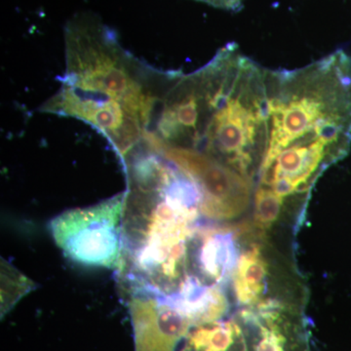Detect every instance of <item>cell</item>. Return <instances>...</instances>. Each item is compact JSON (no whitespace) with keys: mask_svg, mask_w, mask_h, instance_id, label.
<instances>
[{"mask_svg":"<svg viewBox=\"0 0 351 351\" xmlns=\"http://www.w3.org/2000/svg\"><path fill=\"white\" fill-rule=\"evenodd\" d=\"M267 71L235 43L193 73L178 71L149 137L200 152L258 186L271 124Z\"/></svg>","mask_w":351,"mask_h":351,"instance_id":"1","label":"cell"},{"mask_svg":"<svg viewBox=\"0 0 351 351\" xmlns=\"http://www.w3.org/2000/svg\"><path fill=\"white\" fill-rule=\"evenodd\" d=\"M122 165L127 189L119 270L127 272L133 287L156 295L175 294L186 282V242L202 213L199 189L145 140Z\"/></svg>","mask_w":351,"mask_h":351,"instance_id":"2","label":"cell"},{"mask_svg":"<svg viewBox=\"0 0 351 351\" xmlns=\"http://www.w3.org/2000/svg\"><path fill=\"white\" fill-rule=\"evenodd\" d=\"M66 71L61 84L137 114L151 129L176 71L141 61L119 43L115 32L92 13H80L64 29Z\"/></svg>","mask_w":351,"mask_h":351,"instance_id":"3","label":"cell"},{"mask_svg":"<svg viewBox=\"0 0 351 351\" xmlns=\"http://www.w3.org/2000/svg\"><path fill=\"white\" fill-rule=\"evenodd\" d=\"M125 201L124 191L93 206L69 210L53 219L51 233L64 255L88 267L119 269Z\"/></svg>","mask_w":351,"mask_h":351,"instance_id":"4","label":"cell"},{"mask_svg":"<svg viewBox=\"0 0 351 351\" xmlns=\"http://www.w3.org/2000/svg\"><path fill=\"white\" fill-rule=\"evenodd\" d=\"M145 141L195 182L202 195L201 212L207 218L230 219L246 211L255 195L252 182L200 152L166 147L149 137Z\"/></svg>","mask_w":351,"mask_h":351,"instance_id":"5","label":"cell"},{"mask_svg":"<svg viewBox=\"0 0 351 351\" xmlns=\"http://www.w3.org/2000/svg\"><path fill=\"white\" fill-rule=\"evenodd\" d=\"M40 110L89 124L107 138L122 163L144 141L149 131L147 124L128 108L99 100L63 84L43 104Z\"/></svg>","mask_w":351,"mask_h":351,"instance_id":"6","label":"cell"},{"mask_svg":"<svg viewBox=\"0 0 351 351\" xmlns=\"http://www.w3.org/2000/svg\"><path fill=\"white\" fill-rule=\"evenodd\" d=\"M129 309L136 351H176L193 325L174 306L154 295L132 294Z\"/></svg>","mask_w":351,"mask_h":351,"instance_id":"7","label":"cell"},{"mask_svg":"<svg viewBox=\"0 0 351 351\" xmlns=\"http://www.w3.org/2000/svg\"><path fill=\"white\" fill-rule=\"evenodd\" d=\"M188 249V263L202 283L221 282L233 267L232 234L221 230L201 232Z\"/></svg>","mask_w":351,"mask_h":351,"instance_id":"8","label":"cell"},{"mask_svg":"<svg viewBox=\"0 0 351 351\" xmlns=\"http://www.w3.org/2000/svg\"><path fill=\"white\" fill-rule=\"evenodd\" d=\"M267 265L258 247L244 252L239 258L234 274V291L241 304L257 302L265 287Z\"/></svg>","mask_w":351,"mask_h":351,"instance_id":"9","label":"cell"},{"mask_svg":"<svg viewBox=\"0 0 351 351\" xmlns=\"http://www.w3.org/2000/svg\"><path fill=\"white\" fill-rule=\"evenodd\" d=\"M34 283L13 265L1 260V316L6 315L24 295L34 290Z\"/></svg>","mask_w":351,"mask_h":351,"instance_id":"10","label":"cell"},{"mask_svg":"<svg viewBox=\"0 0 351 351\" xmlns=\"http://www.w3.org/2000/svg\"><path fill=\"white\" fill-rule=\"evenodd\" d=\"M254 196L255 225L262 230L269 228L278 219L285 200L267 189H257Z\"/></svg>","mask_w":351,"mask_h":351,"instance_id":"11","label":"cell"},{"mask_svg":"<svg viewBox=\"0 0 351 351\" xmlns=\"http://www.w3.org/2000/svg\"><path fill=\"white\" fill-rule=\"evenodd\" d=\"M208 5L228 11H239L243 6L244 0H196Z\"/></svg>","mask_w":351,"mask_h":351,"instance_id":"12","label":"cell"},{"mask_svg":"<svg viewBox=\"0 0 351 351\" xmlns=\"http://www.w3.org/2000/svg\"><path fill=\"white\" fill-rule=\"evenodd\" d=\"M244 338H245L244 335H243V336L240 337V338L239 339V341H235V343H233V345H232V348H233V346H234L235 345H237V343H239L240 339H241V341H242V339H243ZM293 343H291V345H293ZM291 345H290V346H291ZM289 346H288V348H289ZM232 348H230V350H232ZM287 348H286V350H287ZM230 350H228V351H230ZM285 350H284V351H285ZM254 351H255V350H254Z\"/></svg>","mask_w":351,"mask_h":351,"instance_id":"13","label":"cell"}]
</instances>
